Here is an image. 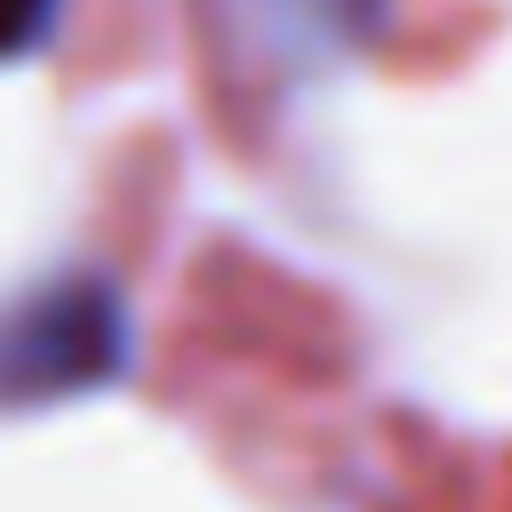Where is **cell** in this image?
Returning a JSON list of instances; mask_svg holds the SVG:
<instances>
[{"label":"cell","mask_w":512,"mask_h":512,"mask_svg":"<svg viewBox=\"0 0 512 512\" xmlns=\"http://www.w3.org/2000/svg\"><path fill=\"white\" fill-rule=\"evenodd\" d=\"M56 24V0H0V64L8 56H32Z\"/></svg>","instance_id":"obj_2"},{"label":"cell","mask_w":512,"mask_h":512,"mask_svg":"<svg viewBox=\"0 0 512 512\" xmlns=\"http://www.w3.org/2000/svg\"><path fill=\"white\" fill-rule=\"evenodd\" d=\"M128 368V304L96 272H56L0 304V408H48Z\"/></svg>","instance_id":"obj_1"}]
</instances>
